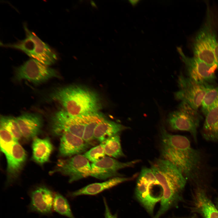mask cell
<instances>
[{
  "label": "cell",
  "instance_id": "obj_1",
  "mask_svg": "<svg viewBox=\"0 0 218 218\" xmlns=\"http://www.w3.org/2000/svg\"><path fill=\"white\" fill-rule=\"evenodd\" d=\"M160 151L163 159L175 166L184 177L193 179L203 172L201 152L192 147L187 137L171 134L164 126L160 128Z\"/></svg>",
  "mask_w": 218,
  "mask_h": 218
},
{
  "label": "cell",
  "instance_id": "obj_2",
  "mask_svg": "<svg viewBox=\"0 0 218 218\" xmlns=\"http://www.w3.org/2000/svg\"><path fill=\"white\" fill-rule=\"evenodd\" d=\"M162 191L160 209L153 218H159L177 201L186 183L180 171L169 161L156 160L151 168Z\"/></svg>",
  "mask_w": 218,
  "mask_h": 218
},
{
  "label": "cell",
  "instance_id": "obj_3",
  "mask_svg": "<svg viewBox=\"0 0 218 218\" xmlns=\"http://www.w3.org/2000/svg\"><path fill=\"white\" fill-rule=\"evenodd\" d=\"M51 97L62 105L64 111L74 116L97 112L100 107L99 99L96 94L79 86L58 89L53 92Z\"/></svg>",
  "mask_w": 218,
  "mask_h": 218
},
{
  "label": "cell",
  "instance_id": "obj_4",
  "mask_svg": "<svg viewBox=\"0 0 218 218\" xmlns=\"http://www.w3.org/2000/svg\"><path fill=\"white\" fill-rule=\"evenodd\" d=\"M215 19L211 10L207 7L205 21L194 38L192 49L193 56L217 69L215 50L218 41Z\"/></svg>",
  "mask_w": 218,
  "mask_h": 218
},
{
  "label": "cell",
  "instance_id": "obj_5",
  "mask_svg": "<svg viewBox=\"0 0 218 218\" xmlns=\"http://www.w3.org/2000/svg\"><path fill=\"white\" fill-rule=\"evenodd\" d=\"M23 26L26 35L24 39L13 44L1 43V46L19 50L32 58L48 66L54 63L58 58L55 52L29 30L26 24Z\"/></svg>",
  "mask_w": 218,
  "mask_h": 218
},
{
  "label": "cell",
  "instance_id": "obj_6",
  "mask_svg": "<svg viewBox=\"0 0 218 218\" xmlns=\"http://www.w3.org/2000/svg\"><path fill=\"white\" fill-rule=\"evenodd\" d=\"M201 119L197 110L185 102H181L176 110L168 114L166 122L169 128L173 130L190 132L196 141L197 129Z\"/></svg>",
  "mask_w": 218,
  "mask_h": 218
},
{
  "label": "cell",
  "instance_id": "obj_7",
  "mask_svg": "<svg viewBox=\"0 0 218 218\" xmlns=\"http://www.w3.org/2000/svg\"><path fill=\"white\" fill-rule=\"evenodd\" d=\"M160 185L152 169L144 167L141 170L136 188L137 198L147 212L153 213L156 204L162 196L154 191L153 187Z\"/></svg>",
  "mask_w": 218,
  "mask_h": 218
},
{
  "label": "cell",
  "instance_id": "obj_8",
  "mask_svg": "<svg viewBox=\"0 0 218 218\" xmlns=\"http://www.w3.org/2000/svg\"><path fill=\"white\" fill-rule=\"evenodd\" d=\"M177 82L179 89L175 93V97L197 110L201 106L206 94L213 86L197 82L182 73L179 75Z\"/></svg>",
  "mask_w": 218,
  "mask_h": 218
},
{
  "label": "cell",
  "instance_id": "obj_9",
  "mask_svg": "<svg viewBox=\"0 0 218 218\" xmlns=\"http://www.w3.org/2000/svg\"><path fill=\"white\" fill-rule=\"evenodd\" d=\"M59 173L68 176L69 182H73L91 176V167L88 160L83 155L78 154L66 159L58 160L52 174Z\"/></svg>",
  "mask_w": 218,
  "mask_h": 218
},
{
  "label": "cell",
  "instance_id": "obj_10",
  "mask_svg": "<svg viewBox=\"0 0 218 218\" xmlns=\"http://www.w3.org/2000/svg\"><path fill=\"white\" fill-rule=\"evenodd\" d=\"M58 75L55 70L33 58L26 61L16 70L17 79L26 80L36 84L58 77Z\"/></svg>",
  "mask_w": 218,
  "mask_h": 218
},
{
  "label": "cell",
  "instance_id": "obj_11",
  "mask_svg": "<svg viewBox=\"0 0 218 218\" xmlns=\"http://www.w3.org/2000/svg\"><path fill=\"white\" fill-rule=\"evenodd\" d=\"M178 51L184 63L187 77L199 83L211 85L216 81L215 71L217 69L197 58L185 55L182 50Z\"/></svg>",
  "mask_w": 218,
  "mask_h": 218
},
{
  "label": "cell",
  "instance_id": "obj_12",
  "mask_svg": "<svg viewBox=\"0 0 218 218\" xmlns=\"http://www.w3.org/2000/svg\"><path fill=\"white\" fill-rule=\"evenodd\" d=\"M53 133L61 135L64 132H68L82 138L85 124L82 116H74L64 110L54 114L51 120Z\"/></svg>",
  "mask_w": 218,
  "mask_h": 218
},
{
  "label": "cell",
  "instance_id": "obj_13",
  "mask_svg": "<svg viewBox=\"0 0 218 218\" xmlns=\"http://www.w3.org/2000/svg\"><path fill=\"white\" fill-rule=\"evenodd\" d=\"M55 193L48 187L40 185L28 191L30 202L28 210L44 216H51L53 210V203Z\"/></svg>",
  "mask_w": 218,
  "mask_h": 218
},
{
  "label": "cell",
  "instance_id": "obj_14",
  "mask_svg": "<svg viewBox=\"0 0 218 218\" xmlns=\"http://www.w3.org/2000/svg\"><path fill=\"white\" fill-rule=\"evenodd\" d=\"M139 160L121 162L109 157H105L99 161L92 163L91 176L100 179H105L118 175V171L122 169L133 166Z\"/></svg>",
  "mask_w": 218,
  "mask_h": 218
},
{
  "label": "cell",
  "instance_id": "obj_15",
  "mask_svg": "<svg viewBox=\"0 0 218 218\" xmlns=\"http://www.w3.org/2000/svg\"><path fill=\"white\" fill-rule=\"evenodd\" d=\"M27 156L26 151L18 141L14 144L10 153L5 155L7 162V186L18 178L25 162Z\"/></svg>",
  "mask_w": 218,
  "mask_h": 218
},
{
  "label": "cell",
  "instance_id": "obj_16",
  "mask_svg": "<svg viewBox=\"0 0 218 218\" xmlns=\"http://www.w3.org/2000/svg\"><path fill=\"white\" fill-rule=\"evenodd\" d=\"M61 135L59 150L61 156L80 154L86 149V144L82 138L68 132L63 133Z\"/></svg>",
  "mask_w": 218,
  "mask_h": 218
},
{
  "label": "cell",
  "instance_id": "obj_17",
  "mask_svg": "<svg viewBox=\"0 0 218 218\" xmlns=\"http://www.w3.org/2000/svg\"><path fill=\"white\" fill-rule=\"evenodd\" d=\"M16 118L22 136L26 139H34L40 132L42 121L39 115L25 114Z\"/></svg>",
  "mask_w": 218,
  "mask_h": 218
},
{
  "label": "cell",
  "instance_id": "obj_18",
  "mask_svg": "<svg viewBox=\"0 0 218 218\" xmlns=\"http://www.w3.org/2000/svg\"><path fill=\"white\" fill-rule=\"evenodd\" d=\"M132 179H133L132 177H114L104 182L90 184L81 189L69 193L68 196L74 197L82 195H94Z\"/></svg>",
  "mask_w": 218,
  "mask_h": 218
},
{
  "label": "cell",
  "instance_id": "obj_19",
  "mask_svg": "<svg viewBox=\"0 0 218 218\" xmlns=\"http://www.w3.org/2000/svg\"><path fill=\"white\" fill-rule=\"evenodd\" d=\"M128 128V127L120 124L105 119L96 127L94 139L101 143H104L108 139Z\"/></svg>",
  "mask_w": 218,
  "mask_h": 218
},
{
  "label": "cell",
  "instance_id": "obj_20",
  "mask_svg": "<svg viewBox=\"0 0 218 218\" xmlns=\"http://www.w3.org/2000/svg\"><path fill=\"white\" fill-rule=\"evenodd\" d=\"M32 149L33 160L42 165L49 161L53 146L48 137L41 139L36 137L33 139Z\"/></svg>",
  "mask_w": 218,
  "mask_h": 218
},
{
  "label": "cell",
  "instance_id": "obj_21",
  "mask_svg": "<svg viewBox=\"0 0 218 218\" xmlns=\"http://www.w3.org/2000/svg\"><path fill=\"white\" fill-rule=\"evenodd\" d=\"M205 116L201 131L202 135L207 140L218 141V104L211 109Z\"/></svg>",
  "mask_w": 218,
  "mask_h": 218
},
{
  "label": "cell",
  "instance_id": "obj_22",
  "mask_svg": "<svg viewBox=\"0 0 218 218\" xmlns=\"http://www.w3.org/2000/svg\"><path fill=\"white\" fill-rule=\"evenodd\" d=\"M195 199L197 208L204 218H218V210L203 191L197 192Z\"/></svg>",
  "mask_w": 218,
  "mask_h": 218
},
{
  "label": "cell",
  "instance_id": "obj_23",
  "mask_svg": "<svg viewBox=\"0 0 218 218\" xmlns=\"http://www.w3.org/2000/svg\"><path fill=\"white\" fill-rule=\"evenodd\" d=\"M81 116L85 124L82 138L85 142L89 143L94 139V132L96 127L106 119L97 112Z\"/></svg>",
  "mask_w": 218,
  "mask_h": 218
},
{
  "label": "cell",
  "instance_id": "obj_24",
  "mask_svg": "<svg viewBox=\"0 0 218 218\" xmlns=\"http://www.w3.org/2000/svg\"><path fill=\"white\" fill-rule=\"evenodd\" d=\"M103 143L106 154L115 158L124 156L121 147L120 137L118 134L111 137Z\"/></svg>",
  "mask_w": 218,
  "mask_h": 218
},
{
  "label": "cell",
  "instance_id": "obj_25",
  "mask_svg": "<svg viewBox=\"0 0 218 218\" xmlns=\"http://www.w3.org/2000/svg\"><path fill=\"white\" fill-rule=\"evenodd\" d=\"M53 210L59 214L69 218H74L67 199L58 192L55 193Z\"/></svg>",
  "mask_w": 218,
  "mask_h": 218
},
{
  "label": "cell",
  "instance_id": "obj_26",
  "mask_svg": "<svg viewBox=\"0 0 218 218\" xmlns=\"http://www.w3.org/2000/svg\"><path fill=\"white\" fill-rule=\"evenodd\" d=\"M218 104V86H213L208 91L203 99L202 111L206 115L212 108Z\"/></svg>",
  "mask_w": 218,
  "mask_h": 218
},
{
  "label": "cell",
  "instance_id": "obj_27",
  "mask_svg": "<svg viewBox=\"0 0 218 218\" xmlns=\"http://www.w3.org/2000/svg\"><path fill=\"white\" fill-rule=\"evenodd\" d=\"M0 148L5 155L9 154L16 141L11 133L4 127L0 128Z\"/></svg>",
  "mask_w": 218,
  "mask_h": 218
},
{
  "label": "cell",
  "instance_id": "obj_28",
  "mask_svg": "<svg viewBox=\"0 0 218 218\" xmlns=\"http://www.w3.org/2000/svg\"><path fill=\"white\" fill-rule=\"evenodd\" d=\"M0 126L10 132L17 141L20 140L22 136L16 118L2 117L0 119Z\"/></svg>",
  "mask_w": 218,
  "mask_h": 218
},
{
  "label": "cell",
  "instance_id": "obj_29",
  "mask_svg": "<svg viewBox=\"0 0 218 218\" xmlns=\"http://www.w3.org/2000/svg\"><path fill=\"white\" fill-rule=\"evenodd\" d=\"M105 154L103 143L92 148L83 155L88 160L94 163L102 159Z\"/></svg>",
  "mask_w": 218,
  "mask_h": 218
},
{
  "label": "cell",
  "instance_id": "obj_30",
  "mask_svg": "<svg viewBox=\"0 0 218 218\" xmlns=\"http://www.w3.org/2000/svg\"><path fill=\"white\" fill-rule=\"evenodd\" d=\"M105 206V218H117L116 215L112 214L109 208L105 199H103Z\"/></svg>",
  "mask_w": 218,
  "mask_h": 218
},
{
  "label": "cell",
  "instance_id": "obj_31",
  "mask_svg": "<svg viewBox=\"0 0 218 218\" xmlns=\"http://www.w3.org/2000/svg\"><path fill=\"white\" fill-rule=\"evenodd\" d=\"M216 57L218 63V41L217 43L215 50Z\"/></svg>",
  "mask_w": 218,
  "mask_h": 218
},
{
  "label": "cell",
  "instance_id": "obj_32",
  "mask_svg": "<svg viewBox=\"0 0 218 218\" xmlns=\"http://www.w3.org/2000/svg\"><path fill=\"white\" fill-rule=\"evenodd\" d=\"M91 4L92 5V6L93 7H96V5L95 3L93 2V1H91Z\"/></svg>",
  "mask_w": 218,
  "mask_h": 218
},
{
  "label": "cell",
  "instance_id": "obj_33",
  "mask_svg": "<svg viewBox=\"0 0 218 218\" xmlns=\"http://www.w3.org/2000/svg\"></svg>",
  "mask_w": 218,
  "mask_h": 218
}]
</instances>
